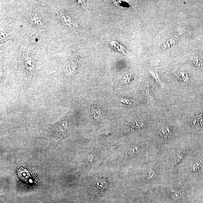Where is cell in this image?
Here are the masks:
<instances>
[{"label": "cell", "instance_id": "obj_1", "mask_svg": "<svg viewBox=\"0 0 203 203\" xmlns=\"http://www.w3.org/2000/svg\"><path fill=\"white\" fill-rule=\"evenodd\" d=\"M64 117H63L51 128L49 136L51 142L53 141L59 143L60 141L65 138V131L67 125H63L64 124Z\"/></svg>", "mask_w": 203, "mask_h": 203}, {"label": "cell", "instance_id": "obj_2", "mask_svg": "<svg viewBox=\"0 0 203 203\" xmlns=\"http://www.w3.org/2000/svg\"><path fill=\"white\" fill-rule=\"evenodd\" d=\"M110 46L112 48L117 52H121L122 53L126 54L127 50L123 46L118 43L116 41L108 40Z\"/></svg>", "mask_w": 203, "mask_h": 203}, {"label": "cell", "instance_id": "obj_3", "mask_svg": "<svg viewBox=\"0 0 203 203\" xmlns=\"http://www.w3.org/2000/svg\"><path fill=\"white\" fill-rule=\"evenodd\" d=\"M182 158H183V155L182 154H177L173 158L172 161V164L173 165H175V164H178V163L181 161Z\"/></svg>", "mask_w": 203, "mask_h": 203}]
</instances>
